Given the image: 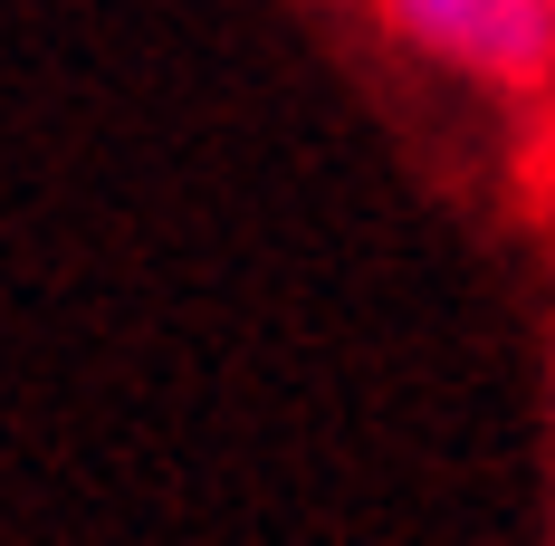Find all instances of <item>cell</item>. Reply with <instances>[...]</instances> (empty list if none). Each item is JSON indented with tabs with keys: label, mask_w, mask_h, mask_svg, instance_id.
<instances>
[{
	"label": "cell",
	"mask_w": 555,
	"mask_h": 546,
	"mask_svg": "<svg viewBox=\"0 0 555 546\" xmlns=\"http://www.w3.org/2000/svg\"><path fill=\"white\" fill-rule=\"evenodd\" d=\"M402 67L499 106L517 135V182L555 212V0H364Z\"/></svg>",
	"instance_id": "6da1fadb"
}]
</instances>
